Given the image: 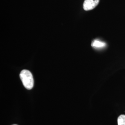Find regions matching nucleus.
<instances>
[{"label":"nucleus","mask_w":125,"mask_h":125,"mask_svg":"<svg viewBox=\"0 0 125 125\" xmlns=\"http://www.w3.org/2000/svg\"><path fill=\"white\" fill-rule=\"evenodd\" d=\"M91 46L96 49H101L103 47H105L106 46V44L98 40H94L93 41Z\"/></svg>","instance_id":"obj_3"},{"label":"nucleus","mask_w":125,"mask_h":125,"mask_svg":"<svg viewBox=\"0 0 125 125\" xmlns=\"http://www.w3.org/2000/svg\"><path fill=\"white\" fill-rule=\"evenodd\" d=\"M100 0H85L83 8L85 11H89L94 9L99 3Z\"/></svg>","instance_id":"obj_2"},{"label":"nucleus","mask_w":125,"mask_h":125,"mask_svg":"<svg viewBox=\"0 0 125 125\" xmlns=\"http://www.w3.org/2000/svg\"><path fill=\"white\" fill-rule=\"evenodd\" d=\"M118 125H125V115H122L118 118Z\"/></svg>","instance_id":"obj_4"},{"label":"nucleus","mask_w":125,"mask_h":125,"mask_svg":"<svg viewBox=\"0 0 125 125\" xmlns=\"http://www.w3.org/2000/svg\"><path fill=\"white\" fill-rule=\"evenodd\" d=\"M20 76L25 88L28 90L32 89L34 85V80L31 72L27 70H23L21 72Z\"/></svg>","instance_id":"obj_1"},{"label":"nucleus","mask_w":125,"mask_h":125,"mask_svg":"<svg viewBox=\"0 0 125 125\" xmlns=\"http://www.w3.org/2000/svg\"><path fill=\"white\" fill-rule=\"evenodd\" d=\"M16 125V124H13V125Z\"/></svg>","instance_id":"obj_5"}]
</instances>
